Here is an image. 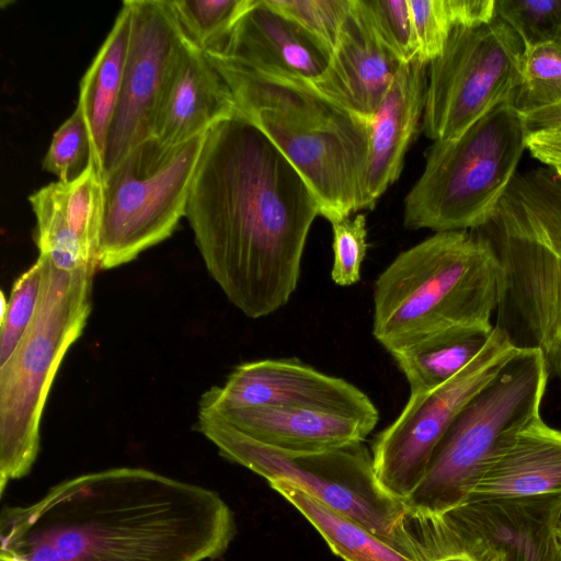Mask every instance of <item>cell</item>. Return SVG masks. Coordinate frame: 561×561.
<instances>
[{"mask_svg":"<svg viewBox=\"0 0 561 561\" xmlns=\"http://www.w3.org/2000/svg\"><path fill=\"white\" fill-rule=\"evenodd\" d=\"M206 54V53H205ZM238 112L295 167L330 222L363 210L369 124L311 83L206 54Z\"/></svg>","mask_w":561,"mask_h":561,"instance_id":"3957f363","label":"cell"},{"mask_svg":"<svg viewBox=\"0 0 561 561\" xmlns=\"http://www.w3.org/2000/svg\"><path fill=\"white\" fill-rule=\"evenodd\" d=\"M206 54L309 83L321 77L332 55L266 0H251L218 48Z\"/></svg>","mask_w":561,"mask_h":561,"instance_id":"2e32d148","label":"cell"},{"mask_svg":"<svg viewBox=\"0 0 561 561\" xmlns=\"http://www.w3.org/2000/svg\"><path fill=\"white\" fill-rule=\"evenodd\" d=\"M494 12L524 47L561 38V0H495Z\"/></svg>","mask_w":561,"mask_h":561,"instance_id":"d6a6232c","label":"cell"},{"mask_svg":"<svg viewBox=\"0 0 561 561\" xmlns=\"http://www.w3.org/2000/svg\"><path fill=\"white\" fill-rule=\"evenodd\" d=\"M549 376L542 352L523 346L455 419L422 482L403 502L404 515L436 514L462 504L497 446L541 416Z\"/></svg>","mask_w":561,"mask_h":561,"instance_id":"ba28073f","label":"cell"},{"mask_svg":"<svg viewBox=\"0 0 561 561\" xmlns=\"http://www.w3.org/2000/svg\"><path fill=\"white\" fill-rule=\"evenodd\" d=\"M550 495H561V430L539 416L497 446L463 503Z\"/></svg>","mask_w":561,"mask_h":561,"instance_id":"ac0fdd59","label":"cell"},{"mask_svg":"<svg viewBox=\"0 0 561 561\" xmlns=\"http://www.w3.org/2000/svg\"><path fill=\"white\" fill-rule=\"evenodd\" d=\"M92 162L90 131L79 105L56 129L43 159V169L59 182L78 179Z\"/></svg>","mask_w":561,"mask_h":561,"instance_id":"4dcf8cb0","label":"cell"},{"mask_svg":"<svg viewBox=\"0 0 561 561\" xmlns=\"http://www.w3.org/2000/svg\"><path fill=\"white\" fill-rule=\"evenodd\" d=\"M474 502L497 526L511 561H561L556 536L561 495Z\"/></svg>","mask_w":561,"mask_h":561,"instance_id":"603a6c76","label":"cell"},{"mask_svg":"<svg viewBox=\"0 0 561 561\" xmlns=\"http://www.w3.org/2000/svg\"><path fill=\"white\" fill-rule=\"evenodd\" d=\"M184 37L204 53L214 51L251 0H168Z\"/></svg>","mask_w":561,"mask_h":561,"instance_id":"f1b7e54d","label":"cell"},{"mask_svg":"<svg viewBox=\"0 0 561 561\" xmlns=\"http://www.w3.org/2000/svg\"><path fill=\"white\" fill-rule=\"evenodd\" d=\"M507 331L494 327L480 353L444 385L410 394L398 417L371 446L381 486L404 502L422 482L439 442L465 407L520 352Z\"/></svg>","mask_w":561,"mask_h":561,"instance_id":"7c38bea8","label":"cell"},{"mask_svg":"<svg viewBox=\"0 0 561 561\" xmlns=\"http://www.w3.org/2000/svg\"><path fill=\"white\" fill-rule=\"evenodd\" d=\"M537 159L561 175V130L547 131L537 147Z\"/></svg>","mask_w":561,"mask_h":561,"instance_id":"74e56055","label":"cell"},{"mask_svg":"<svg viewBox=\"0 0 561 561\" xmlns=\"http://www.w3.org/2000/svg\"><path fill=\"white\" fill-rule=\"evenodd\" d=\"M561 176V175H560Z\"/></svg>","mask_w":561,"mask_h":561,"instance_id":"60d3db41","label":"cell"},{"mask_svg":"<svg viewBox=\"0 0 561 561\" xmlns=\"http://www.w3.org/2000/svg\"><path fill=\"white\" fill-rule=\"evenodd\" d=\"M195 430L229 461L268 482L293 484L413 559L402 526L404 504L381 486L371 453L363 442L314 454L284 453L250 438L218 413L204 408L198 409Z\"/></svg>","mask_w":561,"mask_h":561,"instance_id":"9c48e42d","label":"cell"},{"mask_svg":"<svg viewBox=\"0 0 561 561\" xmlns=\"http://www.w3.org/2000/svg\"><path fill=\"white\" fill-rule=\"evenodd\" d=\"M237 112L219 71L203 50L186 39L164 85L152 137L164 146H176L206 134Z\"/></svg>","mask_w":561,"mask_h":561,"instance_id":"e0dca14e","label":"cell"},{"mask_svg":"<svg viewBox=\"0 0 561 561\" xmlns=\"http://www.w3.org/2000/svg\"><path fill=\"white\" fill-rule=\"evenodd\" d=\"M379 41L401 61L419 55L409 0H360Z\"/></svg>","mask_w":561,"mask_h":561,"instance_id":"e575fe53","label":"cell"},{"mask_svg":"<svg viewBox=\"0 0 561 561\" xmlns=\"http://www.w3.org/2000/svg\"><path fill=\"white\" fill-rule=\"evenodd\" d=\"M208 410L218 413L250 438L289 454L322 453L364 442L377 424L306 409L252 407Z\"/></svg>","mask_w":561,"mask_h":561,"instance_id":"ffe728a7","label":"cell"},{"mask_svg":"<svg viewBox=\"0 0 561 561\" xmlns=\"http://www.w3.org/2000/svg\"><path fill=\"white\" fill-rule=\"evenodd\" d=\"M427 71L428 65L419 58L402 64L369 124L363 209L371 210L401 174L424 115Z\"/></svg>","mask_w":561,"mask_h":561,"instance_id":"d6986e66","label":"cell"},{"mask_svg":"<svg viewBox=\"0 0 561 561\" xmlns=\"http://www.w3.org/2000/svg\"><path fill=\"white\" fill-rule=\"evenodd\" d=\"M331 53L336 46L352 0H266Z\"/></svg>","mask_w":561,"mask_h":561,"instance_id":"836d02e7","label":"cell"},{"mask_svg":"<svg viewBox=\"0 0 561 561\" xmlns=\"http://www.w3.org/2000/svg\"><path fill=\"white\" fill-rule=\"evenodd\" d=\"M218 493L144 468H112L49 489L0 515L12 561H204L236 535Z\"/></svg>","mask_w":561,"mask_h":561,"instance_id":"7a4b0ae2","label":"cell"},{"mask_svg":"<svg viewBox=\"0 0 561 561\" xmlns=\"http://www.w3.org/2000/svg\"><path fill=\"white\" fill-rule=\"evenodd\" d=\"M43 285L31 325L0 366V492L26 476L39 450V425L59 366L91 312L96 270H58L45 255Z\"/></svg>","mask_w":561,"mask_h":561,"instance_id":"8992f818","label":"cell"},{"mask_svg":"<svg viewBox=\"0 0 561 561\" xmlns=\"http://www.w3.org/2000/svg\"><path fill=\"white\" fill-rule=\"evenodd\" d=\"M62 204L67 222L88 260L100 268L99 244L103 219V186L93 161L75 181L62 183Z\"/></svg>","mask_w":561,"mask_h":561,"instance_id":"f546056e","label":"cell"},{"mask_svg":"<svg viewBox=\"0 0 561 561\" xmlns=\"http://www.w3.org/2000/svg\"><path fill=\"white\" fill-rule=\"evenodd\" d=\"M319 215L299 172L239 112L207 131L185 217L209 275L247 317L288 302Z\"/></svg>","mask_w":561,"mask_h":561,"instance_id":"6da1fadb","label":"cell"},{"mask_svg":"<svg viewBox=\"0 0 561 561\" xmlns=\"http://www.w3.org/2000/svg\"><path fill=\"white\" fill-rule=\"evenodd\" d=\"M199 407L306 409L376 423L379 419L373 401L356 386L295 358L263 359L237 366L222 387H211L203 393Z\"/></svg>","mask_w":561,"mask_h":561,"instance_id":"5bb4252c","label":"cell"},{"mask_svg":"<svg viewBox=\"0 0 561 561\" xmlns=\"http://www.w3.org/2000/svg\"><path fill=\"white\" fill-rule=\"evenodd\" d=\"M43 285L39 259L14 282L7 312L0 319V366L4 365L31 325L37 310Z\"/></svg>","mask_w":561,"mask_h":561,"instance_id":"1f68e13d","label":"cell"},{"mask_svg":"<svg viewBox=\"0 0 561 561\" xmlns=\"http://www.w3.org/2000/svg\"><path fill=\"white\" fill-rule=\"evenodd\" d=\"M526 139L523 116L508 100L458 137L433 141L404 198V227L440 232L483 226L516 175Z\"/></svg>","mask_w":561,"mask_h":561,"instance_id":"52a82bcc","label":"cell"},{"mask_svg":"<svg viewBox=\"0 0 561 561\" xmlns=\"http://www.w3.org/2000/svg\"><path fill=\"white\" fill-rule=\"evenodd\" d=\"M561 102V38L524 47L514 106L527 114Z\"/></svg>","mask_w":561,"mask_h":561,"instance_id":"83f0119b","label":"cell"},{"mask_svg":"<svg viewBox=\"0 0 561 561\" xmlns=\"http://www.w3.org/2000/svg\"><path fill=\"white\" fill-rule=\"evenodd\" d=\"M0 561H12V560L0 558Z\"/></svg>","mask_w":561,"mask_h":561,"instance_id":"ab89813d","label":"cell"},{"mask_svg":"<svg viewBox=\"0 0 561 561\" xmlns=\"http://www.w3.org/2000/svg\"><path fill=\"white\" fill-rule=\"evenodd\" d=\"M318 530L344 561H414L359 523L285 481L268 482Z\"/></svg>","mask_w":561,"mask_h":561,"instance_id":"cb8c5ba5","label":"cell"},{"mask_svg":"<svg viewBox=\"0 0 561 561\" xmlns=\"http://www.w3.org/2000/svg\"><path fill=\"white\" fill-rule=\"evenodd\" d=\"M131 30L125 0L105 41L80 81L78 104L92 145V161L102 178L105 144L123 82Z\"/></svg>","mask_w":561,"mask_h":561,"instance_id":"7402d4cb","label":"cell"},{"mask_svg":"<svg viewBox=\"0 0 561 561\" xmlns=\"http://www.w3.org/2000/svg\"><path fill=\"white\" fill-rule=\"evenodd\" d=\"M556 536H557L559 546L561 547V519L559 520V523L556 527Z\"/></svg>","mask_w":561,"mask_h":561,"instance_id":"f35d334b","label":"cell"},{"mask_svg":"<svg viewBox=\"0 0 561 561\" xmlns=\"http://www.w3.org/2000/svg\"><path fill=\"white\" fill-rule=\"evenodd\" d=\"M523 51L519 36L496 15L456 27L428 64L425 135L433 141L454 139L496 105L514 100Z\"/></svg>","mask_w":561,"mask_h":561,"instance_id":"8fae6325","label":"cell"},{"mask_svg":"<svg viewBox=\"0 0 561 561\" xmlns=\"http://www.w3.org/2000/svg\"><path fill=\"white\" fill-rule=\"evenodd\" d=\"M505 293L501 261L479 230L435 232L375 280L373 335L389 353L447 331L489 335Z\"/></svg>","mask_w":561,"mask_h":561,"instance_id":"277c9868","label":"cell"},{"mask_svg":"<svg viewBox=\"0 0 561 561\" xmlns=\"http://www.w3.org/2000/svg\"><path fill=\"white\" fill-rule=\"evenodd\" d=\"M402 64L377 37L362 1L352 0L329 65L311 84L370 124Z\"/></svg>","mask_w":561,"mask_h":561,"instance_id":"9a60e30c","label":"cell"},{"mask_svg":"<svg viewBox=\"0 0 561 561\" xmlns=\"http://www.w3.org/2000/svg\"><path fill=\"white\" fill-rule=\"evenodd\" d=\"M489 335L447 331L414 341L390 354L409 383L410 394L424 393L461 371L480 353Z\"/></svg>","mask_w":561,"mask_h":561,"instance_id":"d4e9b609","label":"cell"},{"mask_svg":"<svg viewBox=\"0 0 561 561\" xmlns=\"http://www.w3.org/2000/svg\"><path fill=\"white\" fill-rule=\"evenodd\" d=\"M402 525L415 561H511L497 526L476 502L436 514L404 515Z\"/></svg>","mask_w":561,"mask_h":561,"instance_id":"44dd1931","label":"cell"},{"mask_svg":"<svg viewBox=\"0 0 561 561\" xmlns=\"http://www.w3.org/2000/svg\"><path fill=\"white\" fill-rule=\"evenodd\" d=\"M495 0H409L419 44L417 58L430 64L456 27L492 20Z\"/></svg>","mask_w":561,"mask_h":561,"instance_id":"484cf974","label":"cell"},{"mask_svg":"<svg viewBox=\"0 0 561 561\" xmlns=\"http://www.w3.org/2000/svg\"><path fill=\"white\" fill-rule=\"evenodd\" d=\"M206 134L176 146L150 137L102 176L100 268L126 264L172 234L185 216Z\"/></svg>","mask_w":561,"mask_h":561,"instance_id":"30bf717a","label":"cell"},{"mask_svg":"<svg viewBox=\"0 0 561 561\" xmlns=\"http://www.w3.org/2000/svg\"><path fill=\"white\" fill-rule=\"evenodd\" d=\"M36 217L35 241L39 255L47 256L61 271L99 270L92 264L70 229L62 204V184L53 182L28 196Z\"/></svg>","mask_w":561,"mask_h":561,"instance_id":"4316f807","label":"cell"},{"mask_svg":"<svg viewBox=\"0 0 561 561\" xmlns=\"http://www.w3.org/2000/svg\"><path fill=\"white\" fill-rule=\"evenodd\" d=\"M129 47L118 102L108 129L102 176L152 137L157 108L186 38L168 0H127Z\"/></svg>","mask_w":561,"mask_h":561,"instance_id":"4fadbf2b","label":"cell"},{"mask_svg":"<svg viewBox=\"0 0 561 561\" xmlns=\"http://www.w3.org/2000/svg\"><path fill=\"white\" fill-rule=\"evenodd\" d=\"M333 266L331 277L339 286H351L360 279V266L367 250L366 216L332 221Z\"/></svg>","mask_w":561,"mask_h":561,"instance_id":"d590c367","label":"cell"},{"mask_svg":"<svg viewBox=\"0 0 561 561\" xmlns=\"http://www.w3.org/2000/svg\"><path fill=\"white\" fill-rule=\"evenodd\" d=\"M505 277V301L561 383V176L549 168L516 174L486 222Z\"/></svg>","mask_w":561,"mask_h":561,"instance_id":"5b68a950","label":"cell"},{"mask_svg":"<svg viewBox=\"0 0 561 561\" xmlns=\"http://www.w3.org/2000/svg\"><path fill=\"white\" fill-rule=\"evenodd\" d=\"M522 116L526 131L561 130V102Z\"/></svg>","mask_w":561,"mask_h":561,"instance_id":"8d00e7d4","label":"cell"}]
</instances>
